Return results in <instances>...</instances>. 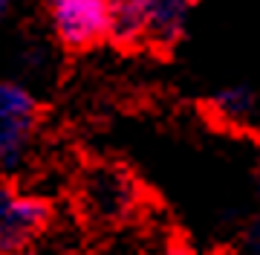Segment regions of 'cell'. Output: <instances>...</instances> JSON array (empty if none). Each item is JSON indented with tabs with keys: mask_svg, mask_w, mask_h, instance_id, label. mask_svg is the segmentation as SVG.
<instances>
[{
	"mask_svg": "<svg viewBox=\"0 0 260 255\" xmlns=\"http://www.w3.org/2000/svg\"><path fill=\"white\" fill-rule=\"evenodd\" d=\"M243 255H260V226H254L243 244Z\"/></svg>",
	"mask_w": 260,
	"mask_h": 255,
	"instance_id": "52a82bcc",
	"label": "cell"
},
{
	"mask_svg": "<svg viewBox=\"0 0 260 255\" xmlns=\"http://www.w3.org/2000/svg\"><path fill=\"white\" fill-rule=\"evenodd\" d=\"M49 220L47 203L18 186L0 183V252H18L35 241Z\"/></svg>",
	"mask_w": 260,
	"mask_h": 255,
	"instance_id": "3957f363",
	"label": "cell"
},
{
	"mask_svg": "<svg viewBox=\"0 0 260 255\" xmlns=\"http://www.w3.org/2000/svg\"><path fill=\"white\" fill-rule=\"evenodd\" d=\"M3 255H32V252H26V249H18V252H3Z\"/></svg>",
	"mask_w": 260,
	"mask_h": 255,
	"instance_id": "9c48e42d",
	"label": "cell"
},
{
	"mask_svg": "<svg viewBox=\"0 0 260 255\" xmlns=\"http://www.w3.org/2000/svg\"><path fill=\"white\" fill-rule=\"evenodd\" d=\"M6 9H9V0H0V18L6 15Z\"/></svg>",
	"mask_w": 260,
	"mask_h": 255,
	"instance_id": "ba28073f",
	"label": "cell"
},
{
	"mask_svg": "<svg viewBox=\"0 0 260 255\" xmlns=\"http://www.w3.org/2000/svg\"><path fill=\"white\" fill-rule=\"evenodd\" d=\"M93 200H95V203H99L102 209H107V212L119 209L121 203H124V194H121V180H116V177H102V180H95V186H93Z\"/></svg>",
	"mask_w": 260,
	"mask_h": 255,
	"instance_id": "8992f818",
	"label": "cell"
},
{
	"mask_svg": "<svg viewBox=\"0 0 260 255\" xmlns=\"http://www.w3.org/2000/svg\"><path fill=\"white\" fill-rule=\"evenodd\" d=\"M110 32L121 41H150L168 44L185 26L191 0H110Z\"/></svg>",
	"mask_w": 260,
	"mask_h": 255,
	"instance_id": "6da1fadb",
	"label": "cell"
},
{
	"mask_svg": "<svg viewBox=\"0 0 260 255\" xmlns=\"http://www.w3.org/2000/svg\"><path fill=\"white\" fill-rule=\"evenodd\" d=\"M217 110L225 116V119H243V116L251 110V96L246 90H225L220 99H217Z\"/></svg>",
	"mask_w": 260,
	"mask_h": 255,
	"instance_id": "5b68a950",
	"label": "cell"
},
{
	"mask_svg": "<svg viewBox=\"0 0 260 255\" xmlns=\"http://www.w3.org/2000/svg\"><path fill=\"white\" fill-rule=\"evenodd\" d=\"M52 26L70 47H90L113 26L110 0H52Z\"/></svg>",
	"mask_w": 260,
	"mask_h": 255,
	"instance_id": "277c9868",
	"label": "cell"
},
{
	"mask_svg": "<svg viewBox=\"0 0 260 255\" xmlns=\"http://www.w3.org/2000/svg\"><path fill=\"white\" fill-rule=\"evenodd\" d=\"M38 102L18 84H0V171L26 162L38 136Z\"/></svg>",
	"mask_w": 260,
	"mask_h": 255,
	"instance_id": "7a4b0ae2",
	"label": "cell"
}]
</instances>
